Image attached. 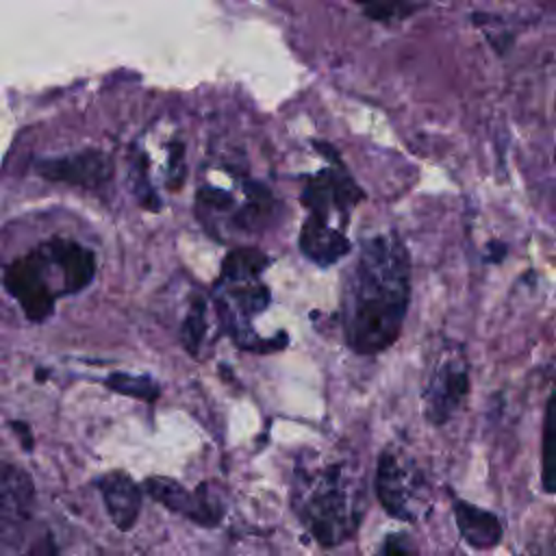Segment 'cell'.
<instances>
[{
    "mask_svg": "<svg viewBox=\"0 0 556 556\" xmlns=\"http://www.w3.org/2000/svg\"><path fill=\"white\" fill-rule=\"evenodd\" d=\"M204 337H206V302L198 295V298H193V302L185 315V321L180 326V343L187 350V354L198 358Z\"/></svg>",
    "mask_w": 556,
    "mask_h": 556,
    "instance_id": "17",
    "label": "cell"
},
{
    "mask_svg": "<svg viewBox=\"0 0 556 556\" xmlns=\"http://www.w3.org/2000/svg\"><path fill=\"white\" fill-rule=\"evenodd\" d=\"M93 486L102 497V504L111 523L122 532L132 530L141 513L143 486H139L132 480V476L124 469H111L98 476L93 480Z\"/></svg>",
    "mask_w": 556,
    "mask_h": 556,
    "instance_id": "10",
    "label": "cell"
},
{
    "mask_svg": "<svg viewBox=\"0 0 556 556\" xmlns=\"http://www.w3.org/2000/svg\"><path fill=\"white\" fill-rule=\"evenodd\" d=\"M198 200L202 204H206L208 208H215V211H226L232 206V198L224 191V189H215V187H208V189H202L198 193Z\"/></svg>",
    "mask_w": 556,
    "mask_h": 556,
    "instance_id": "20",
    "label": "cell"
},
{
    "mask_svg": "<svg viewBox=\"0 0 556 556\" xmlns=\"http://www.w3.org/2000/svg\"><path fill=\"white\" fill-rule=\"evenodd\" d=\"M298 245L302 254L319 267H330L350 252L348 237L339 228H332L328 219L317 215H308L302 224Z\"/></svg>",
    "mask_w": 556,
    "mask_h": 556,
    "instance_id": "11",
    "label": "cell"
},
{
    "mask_svg": "<svg viewBox=\"0 0 556 556\" xmlns=\"http://www.w3.org/2000/svg\"><path fill=\"white\" fill-rule=\"evenodd\" d=\"M410 300V263L395 235L361 241L341 298V328L348 348L371 356L391 348L402 334Z\"/></svg>",
    "mask_w": 556,
    "mask_h": 556,
    "instance_id": "1",
    "label": "cell"
},
{
    "mask_svg": "<svg viewBox=\"0 0 556 556\" xmlns=\"http://www.w3.org/2000/svg\"><path fill=\"white\" fill-rule=\"evenodd\" d=\"M143 491L174 515L202 528H217L226 517V500L211 482H200L189 491L178 480L150 476L143 480Z\"/></svg>",
    "mask_w": 556,
    "mask_h": 556,
    "instance_id": "5",
    "label": "cell"
},
{
    "mask_svg": "<svg viewBox=\"0 0 556 556\" xmlns=\"http://www.w3.org/2000/svg\"><path fill=\"white\" fill-rule=\"evenodd\" d=\"M363 198V191L354 185V180L345 172L324 169L315 174L304 191L302 204L308 208V215H317L330 222L332 213H339L343 222L350 217V208Z\"/></svg>",
    "mask_w": 556,
    "mask_h": 556,
    "instance_id": "9",
    "label": "cell"
},
{
    "mask_svg": "<svg viewBox=\"0 0 556 556\" xmlns=\"http://www.w3.org/2000/svg\"><path fill=\"white\" fill-rule=\"evenodd\" d=\"M469 393V369L458 356H443L424 387V417L430 426H445Z\"/></svg>",
    "mask_w": 556,
    "mask_h": 556,
    "instance_id": "7",
    "label": "cell"
},
{
    "mask_svg": "<svg viewBox=\"0 0 556 556\" xmlns=\"http://www.w3.org/2000/svg\"><path fill=\"white\" fill-rule=\"evenodd\" d=\"M454 521L463 541L473 549H491L502 541L504 528L497 515L484 510L467 500H454Z\"/></svg>",
    "mask_w": 556,
    "mask_h": 556,
    "instance_id": "13",
    "label": "cell"
},
{
    "mask_svg": "<svg viewBox=\"0 0 556 556\" xmlns=\"http://www.w3.org/2000/svg\"><path fill=\"white\" fill-rule=\"evenodd\" d=\"M374 491L389 517L406 523L419 519L426 497V480L400 445H389L378 454Z\"/></svg>",
    "mask_w": 556,
    "mask_h": 556,
    "instance_id": "4",
    "label": "cell"
},
{
    "mask_svg": "<svg viewBox=\"0 0 556 556\" xmlns=\"http://www.w3.org/2000/svg\"><path fill=\"white\" fill-rule=\"evenodd\" d=\"M374 556H421L413 536L404 530L389 532L376 547Z\"/></svg>",
    "mask_w": 556,
    "mask_h": 556,
    "instance_id": "18",
    "label": "cell"
},
{
    "mask_svg": "<svg viewBox=\"0 0 556 556\" xmlns=\"http://www.w3.org/2000/svg\"><path fill=\"white\" fill-rule=\"evenodd\" d=\"M269 258L254 248L232 250L222 263V282H241L254 280L267 267Z\"/></svg>",
    "mask_w": 556,
    "mask_h": 556,
    "instance_id": "15",
    "label": "cell"
},
{
    "mask_svg": "<svg viewBox=\"0 0 556 556\" xmlns=\"http://www.w3.org/2000/svg\"><path fill=\"white\" fill-rule=\"evenodd\" d=\"M289 497L298 523L326 549L343 545L361 528L365 491L343 460L302 454L293 465Z\"/></svg>",
    "mask_w": 556,
    "mask_h": 556,
    "instance_id": "2",
    "label": "cell"
},
{
    "mask_svg": "<svg viewBox=\"0 0 556 556\" xmlns=\"http://www.w3.org/2000/svg\"><path fill=\"white\" fill-rule=\"evenodd\" d=\"M43 245L48 248V252L52 254L63 274L65 295L78 293L91 285L96 276V256L89 248L63 237H54Z\"/></svg>",
    "mask_w": 556,
    "mask_h": 556,
    "instance_id": "12",
    "label": "cell"
},
{
    "mask_svg": "<svg viewBox=\"0 0 556 556\" xmlns=\"http://www.w3.org/2000/svg\"><path fill=\"white\" fill-rule=\"evenodd\" d=\"M35 172L50 182H67L83 189H98L111 180L113 163L102 150H83L65 156L41 159Z\"/></svg>",
    "mask_w": 556,
    "mask_h": 556,
    "instance_id": "8",
    "label": "cell"
},
{
    "mask_svg": "<svg viewBox=\"0 0 556 556\" xmlns=\"http://www.w3.org/2000/svg\"><path fill=\"white\" fill-rule=\"evenodd\" d=\"M541 489L545 493H556V380L545 402V417H543Z\"/></svg>",
    "mask_w": 556,
    "mask_h": 556,
    "instance_id": "14",
    "label": "cell"
},
{
    "mask_svg": "<svg viewBox=\"0 0 556 556\" xmlns=\"http://www.w3.org/2000/svg\"><path fill=\"white\" fill-rule=\"evenodd\" d=\"M363 7V11L367 13V17L376 20V22H389L393 17H402L406 15L410 9L406 2L402 0H354Z\"/></svg>",
    "mask_w": 556,
    "mask_h": 556,
    "instance_id": "19",
    "label": "cell"
},
{
    "mask_svg": "<svg viewBox=\"0 0 556 556\" xmlns=\"http://www.w3.org/2000/svg\"><path fill=\"white\" fill-rule=\"evenodd\" d=\"M0 543L2 556H54L50 530L37 517V491L30 476L2 463L0 476Z\"/></svg>",
    "mask_w": 556,
    "mask_h": 556,
    "instance_id": "3",
    "label": "cell"
},
{
    "mask_svg": "<svg viewBox=\"0 0 556 556\" xmlns=\"http://www.w3.org/2000/svg\"><path fill=\"white\" fill-rule=\"evenodd\" d=\"M50 261L41 245L15 261L4 269V289L11 298L17 300L24 315L30 321H46L54 313V300L59 298L56 289L48 280Z\"/></svg>",
    "mask_w": 556,
    "mask_h": 556,
    "instance_id": "6",
    "label": "cell"
},
{
    "mask_svg": "<svg viewBox=\"0 0 556 556\" xmlns=\"http://www.w3.org/2000/svg\"><path fill=\"white\" fill-rule=\"evenodd\" d=\"M504 256H506V245H504V243H500V241H493V243H489V254H486V261H491V263H500Z\"/></svg>",
    "mask_w": 556,
    "mask_h": 556,
    "instance_id": "21",
    "label": "cell"
},
{
    "mask_svg": "<svg viewBox=\"0 0 556 556\" xmlns=\"http://www.w3.org/2000/svg\"><path fill=\"white\" fill-rule=\"evenodd\" d=\"M104 387H109L119 395H128L146 402H156V397L161 395L159 382H154L150 376H137L126 371H113L111 376H106Z\"/></svg>",
    "mask_w": 556,
    "mask_h": 556,
    "instance_id": "16",
    "label": "cell"
}]
</instances>
